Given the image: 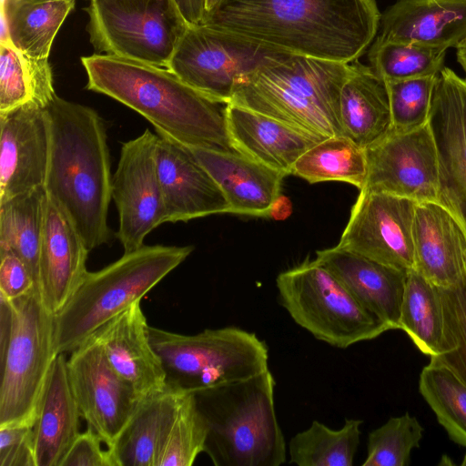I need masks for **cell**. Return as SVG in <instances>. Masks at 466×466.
Masks as SVG:
<instances>
[{
	"label": "cell",
	"instance_id": "obj_1",
	"mask_svg": "<svg viewBox=\"0 0 466 466\" xmlns=\"http://www.w3.org/2000/svg\"><path fill=\"white\" fill-rule=\"evenodd\" d=\"M375 0H222L202 24L297 55L352 63L378 34Z\"/></svg>",
	"mask_w": 466,
	"mask_h": 466
},
{
	"label": "cell",
	"instance_id": "obj_2",
	"mask_svg": "<svg viewBox=\"0 0 466 466\" xmlns=\"http://www.w3.org/2000/svg\"><path fill=\"white\" fill-rule=\"evenodd\" d=\"M81 62L87 89L137 111L157 133L190 147L238 152L228 129V103L193 88L169 68L104 54Z\"/></svg>",
	"mask_w": 466,
	"mask_h": 466
},
{
	"label": "cell",
	"instance_id": "obj_3",
	"mask_svg": "<svg viewBox=\"0 0 466 466\" xmlns=\"http://www.w3.org/2000/svg\"><path fill=\"white\" fill-rule=\"evenodd\" d=\"M46 111L50 152L45 189L67 213L91 251L110 239L113 176L106 127L93 108L57 95Z\"/></svg>",
	"mask_w": 466,
	"mask_h": 466
},
{
	"label": "cell",
	"instance_id": "obj_4",
	"mask_svg": "<svg viewBox=\"0 0 466 466\" xmlns=\"http://www.w3.org/2000/svg\"><path fill=\"white\" fill-rule=\"evenodd\" d=\"M352 63L289 53L242 77L229 101L313 135H343L341 88Z\"/></svg>",
	"mask_w": 466,
	"mask_h": 466
},
{
	"label": "cell",
	"instance_id": "obj_5",
	"mask_svg": "<svg viewBox=\"0 0 466 466\" xmlns=\"http://www.w3.org/2000/svg\"><path fill=\"white\" fill-rule=\"evenodd\" d=\"M269 370L193 392L206 425L204 452L215 466H279L287 446Z\"/></svg>",
	"mask_w": 466,
	"mask_h": 466
},
{
	"label": "cell",
	"instance_id": "obj_6",
	"mask_svg": "<svg viewBox=\"0 0 466 466\" xmlns=\"http://www.w3.org/2000/svg\"><path fill=\"white\" fill-rule=\"evenodd\" d=\"M193 249V246L143 245L97 271H88L54 315L56 353L72 352L111 319L141 301Z\"/></svg>",
	"mask_w": 466,
	"mask_h": 466
},
{
	"label": "cell",
	"instance_id": "obj_7",
	"mask_svg": "<svg viewBox=\"0 0 466 466\" xmlns=\"http://www.w3.org/2000/svg\"><path fill=\"white\" fill-rule=\"evenodd\" d=\"M1 302L0 428L35 425L57 353L54 315L37 289Z\"/></svg>",
	"mask_w": 466,
	"mask_h": 466
},
{
	"label": "cell",
	"instance_id": "obj_8",
	"mask_svg": "<svg viewBox=\"0 0 466 466\" xmlns=\"http://www.w3.org/2000/svg\"><path fill=\"white\" fill-rule=\"evenodd\" d=\"M167 387L193 392L268 370V349L255 333L238 327L206 329L194 335L149 327Z\"/></svg>",
	"mask_w": 466,
	"mask_h": 466
},
{
	"label": "cell",
	"instance_id": "obj_9",
	"mask_svg": "<svg viewBox=\"0 0 466 466\" xmlns=\"http://www.w3.org/2000/svg\"><path fill=\"white\" fill-rule=\"evenodd\" d=\"M276 286L279 302L292 319L333 347L346 349L390 329L316 259L279 273Z\"/></svg>",
	"mask_w": 466,
	"mask_h": 466
},
{
	"label": "cell",
	"instance_id": "obj_10",
	"mask_svg": "<svg viewBox=\"0 0 466 466\" xmlns=\"http://www.w3.org/2000/svg\"><path fill=\"white\" fill-rule=\"evenodd\" d=\"M86 31L96 54L167 67L188 24L174 0H88Z\"/></svg>",
	"mask_w": 466,
	"mask_h": 466
},
{
	"label": "cell",
	"instance_id": "obj_11",
	"mask_svg": "<svg viewBox=\"0 0 466 466\" xmlns=\"http://www.w3.org/2000/svg\"><path fill=\"white\" fill-rule=\"evenodd\" d=\"M287 54L246 36L200 24L187 26L167 68L199 92L229 103L242 77Z\"/></svg>",
	"mask_w": 466,
	"mask_h": 466
},
{
	"label": "cell",
	"instance_id": "obj_12",
	"mask_svg": "<svg viewBox=\"0 0 466 466\" xmlns=\"http://www.w3.org/2000/svg\"><path fill=\"white\" fill-rule=\"evenodd\" d=\"M157 135L146 129L122 145L112 177V199L119 216L116 238L124 253L144 245L146 237L165 223V208L158 178Z\"/></svg>",
	"mask_w": 466,
	"mask_h": 466
},
{
	"label": "cell",
	"instance_id": "obj_13",
	"mask_svg": "<svg viewBox=\"0 0 466 466\" xmlns=\"http://www.w3.org/2000/svg\"><path fill=\"white\" fill-rule=\"evenodd\" d=\"M365 151L367 176L360 190L439 202L437 152L429 122L406 132L391 130Z\"/></svg>",
	"mask_w": 466,
	"mask_h": 466
},
{
	"label": "cell",
	"instance_id": "obj_14",
	"mask_svg": "<svg viewBox=\"0 0 466 466\" xmlns=\"http://www.w3.org/2000/svg\"><path fill=\"white\" fill-rule=\"evenodd\" d=\"M417 204L406 198L360 190L337 247L400 270L414 269Z\"/></svg>",
	"mask_w": 466,
	"mask_h": 466
},
{
	"label": "cell",
	"instance_id": "obj_15",
	"mask_svg": "<svg viewBox=\"0 0 466 466\" xmlns=\"http://www.w3.org/2000/svg\"><path fill=\"white\" fill-rule=\"evenodd\" d=\"M66 366L81 417L110 448L144 397L113 370L94 336L71 352Z\"/></svg>",
	"mask_w": 466,
	"mask_h": 466
},
{
	"label": "cell",
	"instance_id": "obj_16",
	"mask_svg": "<svg viewBox=\"0 0 466 466\" xmlns=\"http://www.w3.org/2000/svg\"><path fill=\"white\" fill-rule=\"evenodd\" d=\"M439 170V202L466 229V79L443 67L429 117Z\"/></svg>",
	"mask_w": 466,
	"mask_h": 466
},
{
	"label": "cell",
	"instance_id": "obj_17",
	"mask_svg": "<svg viewBox=\"0 0 466 466\" xmlns=\"http://www.w3.org/2000/svg\"><path fill=\"white\" fill-rule=\"evenodd\" d=\"M49 152L46 108L28 102L0 114V201L45 187Z\"/></svg>",
	"mask_w": 466,
	"mask_h": 466
},
{
	"label": "cell",
	"instance_id": "obj_18",
	"mask_svg": "<svg viewBox=\"0 0 466 466\" xmlns=\"http://www.w3.org/2000/svg\"><path fill=\"white\" fill-rule=\"evenodd\" d=\"M157 134L156 160L165 222L228 213L224 193L191 147L162 133Z\"/></svg>",
	"mask_w": 466,
	"mask_h": 466
},
{
	"label": "cell",
	"instance_id": "obj_19",
	"mask_svg": "<svg viewBox=\"0 0 466 466\" xmlns=\"http://www.w3.org/2000/svg\"><path fill=\"white\" fill-rule=\"evenodd\" d=\"M89 251L67 213L46 194L38 292L53 315L65 306L88 272Z\"/></svg>",
	"mask_w": 466,
	"mask_h": 466
},
{
	"label": "cell",
	"instance_id": "obj_20",
	"mask_svg": "<svg viewBox=\"0 0 466 466\" xmlns=\"http://www.w3.org/2000/svg\"><path fill=\"white\" fill-rule=\"evenodd\" d=\"M140 301L104 324L93 335L113 370L140 396L163 390L166 375L153 349Z\"/></svg>",
	"mask_w": 466,
	"mask_h": 466
},
{
	"label": "cell",
	"instance_id": "obj_21",
	"mask_svg": "<svg viewBox=\"0 0 466 466\" xmlns=\"http://www.w3.org/2000/svg\"><path fill=\"white\" fill-rule=\"evenodd\" d=\"M354 299L390 329H400V308L408 272L337 246L316 252Z\"/></svg>",
	"mask_w": 466,
	"mask_h": 466
},
{
	"label": "cell",
	"instance_id": "obj_22",
	"mask_svg": "<svg viewBox=\"0 0 466 466\" xmlns=\"http://www.w3.org/2000/svg\"><path fill=\"white\" fill-rule=\"evenodd\" d=\"M191 149L224 193L228 213L272 217L281 198L283 173L238 152Z\"/></svg>",
	"mask_w": 466,
	"mask_h": 466
},
{
	"label": "cell",
	"instance_id": "obj_23",
	"mask_svg": "<svg viewBox=\"0 0 466 466\" xmlns=\"http://www.w3.org/2000/svg\"><path fill=\"white\" fill-rule=\"evenodd\" d=\"M412 239L414 269L437 287L457 282L466 254V229L438 201L417 204Z\"/></svg>",
	"mask_w": 466,
	"mask_h": 466
},
{
	"label": "cell",
	"instance_id": "obj_24",
	"mask_svg": "<svg viewBox=\"0 0 466 466\" xmlns=\"http://www.w3.org/2000/svg\"><path fill=\"white\" fill-rule=\"evenodd\" d=\"M227 122L230 140L238 153L285 176L292 173L302 154L326 138L230 103Z\"/></svg>",
	"mask_w": 466,
	"mask_h": 466
},
{
	"label": "cell",
	"instance_id": "obj_25",
	"mask_svg": "<svg viewBox=\"0 0 466 466\" xmlns=\"http://www.w3.org/2000/svg\"><path fill=\"white\" fill-rule=\"evenodd\" d=\"M376 40L447 50L466 35V0H398L380 17Z\"/></svg>",
	"mask_w": 466,
	"mask_h": 466
},
{
	"label": "cell",
	"instance_id": "obj_26",
	"mask_svg": "<svg viewBox=\"0 0 466 466\" xmlns=\"http://www.w3.org/2000/svg\"><path fill=\"white\" fill-rule=\"evenodd\" d=\"M65 353L52 365L33 427L35 466H59L80 433L77 403L70 386Z\"/></svg>",
	"mask_w": 466,
	"mask_h": 466
},
{
	"label": "cell",
	"instance_id": "obj_27",
	"mask_svg": "<svg viewBox=\"0 0 466 466\" xmlns=\"http://www.w3.org/2000/svg\"><path fill=\"white\" fill-rule=\"evenodd\" d=\"M187 393L167 386L144 397L115 443L107 448L115 466H157Z\"/></svg>",
	"mask_w": 466,
	"mask_h": 466
},
{
	"label": "cell",
	"instance_id": "obj_28",
	"mask_svg": "<svg viewBox=\"0 0 466 466\" xmlns=\"http://www.w3.org/2000/svg\"><path fill=\"white\" fill-rule=\"evenodd\" d=\"M343 135L366 148L392 130L386 83L370 66L352 62L340 93Z\"/></svg>",
	"mask_w": 466,
	"mask_h": 466
},
{
	"label": "cell",
	"instance_id": "obj_29",
	"mask_svg": "<svg viewBox=\"0 0 466 466\" xmlns=\"http://www.w3.org/2000/svg\"><path fill=\"white\" fill-rule=\"evenodd\" d=\"M75 0H2L1 42L33 58H48Z\"/></svg>",
	"mask_w": 466,
	"mask_h": 466
},
{
	"label": "cell",
	"instance_id": "obj_30",
	"mask_svg": "<svg viewBox=\"0 0 466 466\" xmlns=\"http://www.w3.org/2000/svg\"><path fill=\"white\" fill-rule=\"evenodd\" d=\"M46 201L45 187L0 201V252L11 251L25 263L37 290Z\"/></svg>",
	"mask_w": 466,
	"mask_h": 466
},
{
	"label": "cell",
	"instance_id": "obj_31",
	"mask_svg": "<svg viewBox=\"0 0 466 466\" xmlns=\"http://www.w3.org/2000/svg\"><path fill=\"white\" fill-rule=\"evenodd\" d=\"M399 326L430 357L450 350L439 288L415 269L407 274Z\"/></svg>",
	"mask_w": 466,
	"mask_h": 466
},
{
	"label": "cell",
	"instance_id": "obj_32",
	"mask_svg": "<svg viewBox=\"0 0 466 466\" xmlns=\"http://www.w3.org/2000/svg\"><path fill=\"white\" fill-rule=\"evenodd\" d=\"M48 58H33L0 42V114L28 102L46 108L56 96Z\"/></svg>",
	"mask_w": 466,
	"mask_h": 466
},
{
	"label": "cell",
	"instance_id": "obj_33",
	"mask_svg": "<svg viewBox=\"0 0 466 466\" xmlns=\"http://www.w3.org/2000/svg\"><path fill=\"white\" fill-rule=\"evenodd\" d=\"M291 174L310 184L342 181L360 190L367 176L366 151L344 135L329 137L302 154Z\"/></svg>",
	"mask_w": 466,
	"mask_h": 466
},
{
	"label": "cell",
	"instance_id": "obj_34",
	"mask_svg": "<svg viewBox=\"0 0 466 466\" xmlns=\"http://www.w3.org/2000/svg\"><path fill=\"white\" fill-rule=\"evenodd\" d=\"M361 420L347 419L339 430L319 420L289 442V463L299 466H351L360 440Z\"/></svg>",
	"mask_w": 466,
	"mask_h": 466
},
{
	"label": "cell",
	"instance_id": "obj_35",
	"mask_svg": "<svg viewBox=\"0 0 466 466\" xmlns=\"http://www.w3.org/2000/svg\"><path fill=\"white\" fill-rule=\"evenodd\" d=\"M419 389L449 437L466 447V384L451 369L431 357L420 372Z\"/></svg>",
	"mask_w": 466,
	"mask_h": 466
},
{
	"label": "cell",
	"instance_id": "obj_36",
	"mask_svg": "<svg viewBox=\"0 0 466 466\" xmlns=\"http://www.w3.org/2000/svg\"><path fill=\"white\" fill-rule=\"evenodd\" d=\"M446 50L398 41L375 40L369 50L373 71L385 82L438 76Z\"/></svg>",
	"mask_w": 466,
	"mask_h": 466
},
{
	"label": "cell",
	"instance_id": "obj_37",
	"mask_svg": "<svg viewBox=\"0 0 466 466\" xmlns=\"http://www.w3.org/2000/svg\"><path fill=\"white\" fill-rule=\"evenodd\" d=\"M423 427L409 413L391 417L370 432L363 466H405L410 452L420 446Z\"/></svg>",
	"mask_w": 466,
	"mask_h": 466
},
{
	"label": "cell",
	"instance_id": "obj_38",
	"mask_svg": "<svg viewBox=\"0 0 466 466\" xmlns=\"http://www.w3.org/2000/svg\"><path fill=\"white\" fill-rule=\"evenodd\" d=\"M207 425L192 393H187L178 410L157 466H191L204 452Z\"/></svg>",
	"mask_w": 466,
	"mask_h": 466
},
{
	"label": "cell",
	"instance_id": "obj_39",
	"mask_svg": "<svg viewBox=\"0 0 466 466\" xmlns=\"http://www.w3.org/2000/svg\"><path fill=\"white\" fill-rule=\"evenodd\" d=\"M438 76L385 82L390 99L392 131L406 132L429 122Z\"/></svg>",
	"mask_w": 466,
	"mask_h": 466
},
{
	"label": "cell",
	"instance_id": "obj_40",
	"mask_svg": "<svg viewBox=\"0 0 466 466\" xmlns=\"http://www.w3.org/2000/svg\"><path fill=\"white\" fill-rule=\"evenodd\" d=\"M438 288L450 350L433 358L451 369L466 384V254L457 282Z\"/></svg>",
	"mask_w": 466,
	"mask_h": 466
},
{
	"label": "cell",
	"instance_id": "obj_41",
	"mask_svg": "<svg viewBox=\"0 0 466 466\" xmlns=\"http://www.w3.org/2000/svg\"><path fill=\"white\" fill-rule=\"evenodd\" d=\"M0 466H35L33 426L0 428Z\"/></svg>",
	"mask_w": 466,
	"mask_h": 466
},
{
	"label": "cell",
	"instance_id": "obj_42",
	"mask_svg": "<svg viewBox=\"0 0 466 466\" xmlns=\"http://www.w3.org/2000/svg\"><path fill=\"white\" fill-rule=\"evenodd\" d=\"M37 289L25 263L11 251L0 252V297L12 301Z\"/></svg>",
	"mask_w": 466,
	"mask_h": 466
},
{
	"label": "cell",
	"instance_id": "obj_43",
	"mask_svg": "<svg viewBox=\"0 0 466 466\" xmlns=\"http://www.w3.org/2000/svg\"><path fill=\"white\" fill-rule=\"evenodd\" d=\"M103 440L90 427L76 438L59 466H115L112 456L102 449Z\"/></svg>",
	"mask_w": 466,
	"mask_h": 466
},
{
	"label": "cell",
	"instance_id": "obj_44",
	"mask_svg": "<svg viewBox=\"0 0 466 466\" xmlns=\"http://www.w3.org/2000/svg\"><path fill=\"white\" fill-rule=\"evenodd\" d=\"M188 25L202 24L206 15L205 0H174Z\"/></svg>",
	"mask_w": 466,
	"mask_h": 466
},
{
	"label": "cell",
	"instance_id": "obj_45",
	"mask_svg": "<svg viewBox=\"0 0 466 466\" xmlns=\"http://www.w3.org/2000/svg\"><path fill=\"white\" fill-rule=\"evenodd\" d=\"M457 61L460 63L464 72L466 73V35L456 46Z\"/></svg>",
	"mask_w": 466,
	"mask_h": 466
},
{
	"label": "cell",
	"instance_id": "obj_46",
	"mask_svg": "<svg viewBox=\"0 0 466 466\" xmlns=\"http://www.w3.org/2000/svg\"><path fill=\"white\" fill-rule=\"evenodd\" d=\"M221 1L222 0H205L206 15L213 11Z\"/></svg>",
	"mask_w": 466,
	"mask_h": 466
},
{
	"label": "cell",
	"instance_id": "obj_47",
	"mask_svg": "<svg viewBox=\"0 0 466 466\" xmlns=\"http://www.w3.org/2000/svg\"><path fill=\"white\" fill-rule=\"evenodd\" d=\"M461 465L462 466H466V454L464 455V458L462 460Z\"/></svg>",
	"mask_w": 466,
	"mask_h": 466
}]
</instances>
